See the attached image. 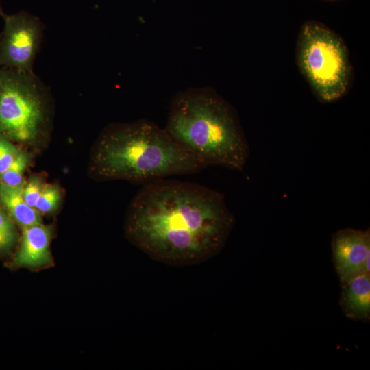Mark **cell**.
Masks as SVG:
<instances>
[{
  "label": "cell",
  "instance_id": "1",
  "mask_svg": "<svg viewBox=\"0 0 370 370\" xmlns=\"http://www.w3.org/2000/svg\"><path fill=\"white\" fill-rule=\"evenodd\" d=\"M234 223L221 193L192 182L158 179L135 196L125 230L151 258L186 264L217 254Z\"/></svg>",
  "mask_w": 370,
  "mask_h": 370
},
{
  "label": "cell",
  "instance_id": "2",
  "mask_svg": "<svg viewBox=\"0 0 370 370\" xmlns=\"http://www.w3.org/2000/svg\"><path fill=\"white\" fill-rule=\"evenodd\" d=\"M206 166L147 119L109 125L94 147L91 164L100 179L134 182L196 173Z\"/></svg>",
  "mask_w": 370,
  "mask_h": 370
},
{
  "label": "cell",
  "instance_id": "3",
  "mask_svg": "<svg viewBox=\"0 0 370 370\" xmlns=\"http://www.w3.org/2000/svg\"><path fill=\"white\" fill-rule=\"evenodd\" d=\"M164 129L206 166L242 171L249 158V145L234 109L211 88L177 92Z\"/></svg>",
  "mask_w": 370,
  "mask_h": 370
},
{
  "label": "cell",
  "instance_id": "4",
  "mask_svg": "<svg viewBox=\"0 0 370 370\" xmlns=\"http://www.w3.org/2000/svg\"><path fill=\"white\" fill-rule=\"evenodd\" d=\"M296 56L301 73L321 101L334 102L347 92L352 75L347 48L325 25L308 21L302 25Z\"/></svg>",
  "mask_w": 370,
  "mask_h": 370
},
{
  "label": "cell",
  "instance_id": "5",
  "mask_svg": "<svg viewBox=\"0 0 370 370\" xmlns=\"http://www.w3.org/2000/svg\"><path fill=\"white\" fill-rule=\"evenodd\" d=\"M32 72L0 68V135L22 143L36 139L46 119V90Z\"/></svg>",
  "mask_w": 370,
  "mask_h": 370
},
{
  "label": "cell",
  "instance_id": "6",
  "mask_svg": "<svg viewBox=\"0 0 370 370\" xmlns=\"http://www.w3.org/2000/svg\"><path fill=\"white\" fill-rule=\"evenodd\" d=\"M0 36V68L32 72L40 47L43 26L38 18L25 11L5 15Z\"/></svg>",
  "mask_w": 370,
  "mask_h": 370
},
{
  "label": "cell",
  "instance_id": "7",
  "mask_svg": "<svg viewBox=\"0 0 370 370\" xmlns=\"http://www.w3.org/2000/svg\"><path fill=\"white\" fill-rule=\"evenodd\" d=\"M332 256L340 284L370 274V231L344 228L332 236Z\"/></svg>",
  "mask_w": 370,
  "mask_h": 370
},
{
  "label": "cell",
  "instance_id": "8",
  "mask_svg": "<svg viewBox=\"0 0 370 370\" xmlns=\"http://www.w3.org/2000/svg\"><path fill=\"white\" fill-rule=\"evenodd\" d=\"M51 228L40 223L23 227L21 244L11 265L38 268L51 262L49 245Z\"/></svg>",
  "mask_w": 370,
  "mask_h": 370
},
{
  "label": "cell",
  "instance_id": "9",
  "mask_svg": "<svg viewBox=\"0 0 370 370\" xmlns=\"http://www.w3.org/2000/svg\"><path fill=\"white\" fill-rule=\"evenodd\" d=\"M339 305L349 319L370 321V274H361L341 283Z\"/></svg>",
  "mask_w": 370,
  "mask_h": 370
},
{
  "label": "cell",
  "instance_id": "10",
  "mask_svg": "<svg viewBox=\"0 0 370 370\" xmlns=\"http://www.w3.org/2000/svg\"><path fill=\"white\" fill-rule=\"evenodd\" d=\"M24 184L16 187L0 184V204L10 217L23 227L41 223L40 213L29 206L23 197Z\"/></svg>",
  "mask_w": 370,
  "mask_h": 370
},
{
  "label": "cell",
  "instance_id": "11",
  "mask_svg": "<svg viewBox=\"0 0 370 370\" xmlns=\"http://www.w3.org/2000/svg\"><path fill=\"white\" fill-rule=\"evenodd\" d=\"M28 164V154L21 149L8 169L0 175V184L12 187L23 184L25 182L23 174Z\"/></svg>",
  "mask_w": 370,
  "mask_h": 370
},
{
  "label": "cell",
  "instance_id": "12",
  "mask_svg": "<svg viewBox=\"0 0 370 370\" xmlns=\"http://www.w3.org/2000/svg\"><path fill=\"white\" fill-rule=\"evenodd\" d=\"M60 199V190L57 186L45 184L34 208L40 214L53 212L57 208Z\"/></svg>",
  "mask_w": 370,
  "mask_h": 370
},
{
  "label": "cell",
  "instance_id": "13",
  "mask_svg": "<svg viewBox=\"0 0 370 370\" xmlns=\"http://www.w3.org/2000/svg\"><path fill=\"white\" fill-rule=\"evenodd\" d=\"M16 236L13 219L0 209V251L10 248L15 243Z\"/></svg>",
  "mask_w": 370,
  "mask_h": 370
},
{
  "label": "cell",
  "instance_id": "14",
  "mask_svg": "<svg viewBox=\"0 0 370 370\" xmlns=\"http://www.w3.org/2000/svg\"><path fill=\"white\" fill-rule=\"evenodd\" d=\"M20 150L8 137L0 135V175L8 169Z\"/></svg>",
  "mask_w": 370,
  "mask_h": 370
},
{
  "label": "cell",
  "instance_id": "15",
  "mask_svg": "<svg viewBox=\"0 0 370 370\" xmlns=\"http://www.w3.org/2000/svg\"><path fill=\"white\" fill-rule=\"evenodd\" d=\"M44 186L42 180L36 176L31 177L27 182H25L22 195L25 201L29 206L34 208Z\"/></svg>",
  "mask_w": 370,
  "mask_h": 370
},
{
  "label": "cell",
  "instance_id": "16",
  "mask_svg": "<svg viewBox=\"0 0 370 370\" xmlns=\"http://www.w3.org/2000/svg\"><path fill=\"white\" fill-rule=\"evenodd\" d=\"M6 15V14L4 12L3 8L0 3V16L3 18Z\"/></svg>",
  "mask_w": 370,
  "mask_h": 370
}]
</instances>
